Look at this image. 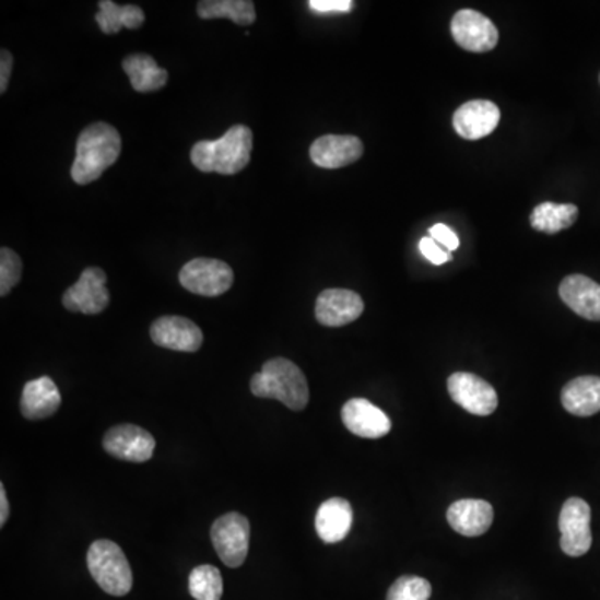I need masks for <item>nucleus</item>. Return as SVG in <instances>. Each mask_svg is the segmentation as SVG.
I'll list each match as a JSON object with an SVG mask.
<instances>
[{"instance_id":"nucleus-1","label":"nucleus","mask_w":600,"mask_h":600,"mask_svg":"<svg viewBox=\"0 0 600 600\" xmlns=\"http://www.w3.org/2000/svg\"><path fill=\"white\" fill-rule=\"evenodd\" d=\"M122 141L119 132L106 122L85 127L79 136L71 176L79 186H87L103 176L119 158Z\"/></svg>"},{"instance_id":"nucleus-2","label":"nucleus","mask_w":600,"mask_h":600,"mask_svg":"<svg viewBox=\"0 0 600 600\" xmlns=\"http://www.w3.org/2000/svg\"><path fill=\"white\" fill-rule=\"evenodd\" d=\"M252 130L246 126H234L217 141L197 142L190 152V161L202 173H217L234 176L250 162Z\"/></svg>"},{"instance_id":"nucleus-3","label":"nucleus","mask_w":600,"mask_h":600,"mask_svg":"<svg viewBox=\"0 0 600 600\" xmlns=\"http://www.w3.org/2000/svg\"><path fill=\"white\" fill-rule=\"evenodd\" d=\"M250 390L260 399L281 400L291 411H304L309 404L306 376L289 358H271L250 380Z\"/></svg>"},{"instance_id":"nucleus-4","label":"nucleus","mask_w":600,"mask_h":600,"mask_svg":"<svg viewBox=\"0 0 600 600\" xmlns=\"http://www.w3.org/2000/svg\"><path fill=\"white\" fill-rule=\"evenodd\" d=\"M87 567L97 586L109 596H127L132 589L129 561L116 542L106 539L92 542L87 552Z\"/></svg>"},{"instance_id":"nucleus-5","label":"nucleus","mask_w":600,"mask_h":600,"mask_svg":"<svg viewBox=\"0 0 600 600\" xmlns=\"http://www.w3.org/2000/svg\"><path fill=\"white\" fill-rule=\"evenodd\" d=\"M212 544L221 561L236 569L249 554L250 523L239 513H228L215 520L211 530Z\"/></svg>"},{"instance_id":"nucleus-6","label":"nucleus","mask_w":600,"mask_h":600,"mask_svg":"<svg viewBox=\"0 0 600 600\" xmlns=\"http://www.w3.org/2000/svg\"><path fill=\"white\" fill-rule=\"evenodd\" d=\"M179 281L192 294L217 297L234 284V272L222 260L193 259L180 269Z\"/></svg>"},{"instance_id":"nucleus-7","label":"nucleus","mask_w":600,"mask_h":600,"mask_svg":"<svg viewBox=\"0 0 600 600\" xmlns=\"http://www.w3.org/2000/svg\"><path fill=\"white\" fill-rule=\"evenodd\" d=\"M589 504L583 498L570 497L562 506L558 517L561 529V549L570 557H580L589 552L592 545V530H590Z\"/></svg>"},{"instance_id":"nucleus-8","label":"nucleus","mask_w":600,"mask_h":600,"mask_svg":"<svg viewBox=\"0 0 600 600\" xmlns=\"http://www.w3.org/2000/svg\"><path fill=\"white\" fill-rule=\"evenodd\" d=\"M106 284L107 275L103 269L87 267L82 272L81 279L63 294V307L71 313L87 314V316L103 313L110 303Z\"/></svg>"},{"instance_id":"nucleus-9","label":"nucleus","mask_w":600,"mask_h":600,"mask_svg":"<svg viewBox=\"0 0 600 600\" xmlns=\"http://www.w3.org/2000/svg\"><path fill=\"white\" fill-rule=\"evenodd\" d=\"M457 46L469 52H489L498 43V31L491 19L474 9H462L450 22Z\"/></svg>"},{"instance_id":"nucleus-10","label":"nucleus","mask_w":600,"mask_h":600,"mask_svg":"<svg viewBox=\"0 0 600 600\" xmlns=\"http://www.w3.org/2000/svg\"><path fill=\"white\" fill-rule=\"evenodd\" d=\"M454 402L475 415L494 414L498 405L497 392L491 384L475 374L456 373L447 380Z\"/></svg>"},{"instance_id":"nucleus-11","label":"nucleus","mask_w":600,"mask_h":600,"mask_svg":"<svg viewBox=\"0 0 600 600\" xmlns=\"http://www.w3.org/2000/svg\"><path fill=\"white\" fill-rule=\"evenodd\" d=\"M103 444L107 454L126 462H148L155 450V439L151 432L132 424L110 428L104 436Z\"/></svg>"},{"instance_id":"nucleus-12","label":"nucleus","mask_w":600,"mask_h":600,"mask_svg":"<svg viewBox=\"0 0 600 600\" xmlns=\"http://www.w3.org/2000/svg\"><path fill=\"white\" fill-rule=\"evenodd\" d=\"M364 313V301L349 289H326L316 303V319L326 327H342L354 322Z\"/></svg>"},{"instance_id":"nucleus-13","label":"nucleus","mask_w":600,"mask_h":600,"mask_svg":"<svg viewBox=\"0 0 600 600\" xmlns=\"http://www.w3.org/2000/svg\"><path fill=\"white\" fill-rule=\"evenodd\" d=\"M501 122V109L491 101H469L454 114V130L466 141L487 138Z\"/></svg>"},{"instance_id":"nucleus-14","label":"nucleus","mask_w":600,"mask_h":600,"mask_svg":"<svg viewBox=\"0 0 600 600\" xmlns=\"http://www.w3.org/2000/svg\"><path fill=\"white\" fill-rule=\"evenodd\" d=\"M151 338L158 348L177 352H197L204 342L202 330L186 317L165 316L151 327Z\"/></svg>"},{"instance_id":"nucleus-15","label":"nucleus","mask_w":600,"mask_h":600,"mask_svg":"<svg viewBox=\"0 0 600 600\" xmlns=\"http://www.w3.org/2000/svg\"><path fill=\"white\" fill-rule=\"evenodd\" d=\"M342 422L354 436L364 439H380L392 428L389 415L367 399L349 400L342 408Z\"/></svg>"},{"instance_id":"nucleus-16","label":"nucleus","mask_w":600,"mask_h":600,"mask_svg":"<svg viewBox=\"0 0 600 600\" xmlns=\"http://www.w3.org/2000/svg\"><path fill=\"white\" fill-rule=\"evenodd\" d=\"M364 154L361 139L354 136H322L310 145V161L320 169H341Z\"/></svg>"},{"instance_id":"nucleus-17","label":"nucleus","mask_w":600,"mask_h":600,"mask_svg":"<svg viewBox=\"0 0 600 600\" xmlns=\"http://www.w3.org/2000/svg\"><path fill=\"white\" fill-rule=\"evenodd\" d=\"M558 295L577 316L600 322V285L583 274L567 275L561 282Z\"/></svg>"},{"instance_id":"nucleus-18","label":"nucleus","mask_w":600,"mask_h":600,"mask_svg":"<svg viewBox=\"0 0 600 600\" xmlns=\"http://www.w3.org/2000/svg\"><path fill=\"white\" fill-rule=\"evenodd\" d=\"M447 520L456 532L466 538H478L491 529L494 509L481 498H462L449 507Z\"/></svg>"},{"instance_id":"nucleus-19","label":"nucleus","mask_w":600,"mask_h":600,"mask_svg":"<svg viewBox=\"0 0 600 600\" xmlns=\"http://www.w3.org/2000/svg\"><path fill=\"white\" fill-rule=\"evenodd\" d=\"M62 404L59 389L50 377L28 380L22 390L21 412L28 421H43L56 414Z\"/></svg>"},{"instance_id":"nucleus-20","label":"nucleus","mask_w":600,"mask_h":600,"mask_svg":"<svg viewBox=\"0 0 600 600\" xmlns=\"http://www.w3.org/2000/svg\"><path fill=\"white\" fill-rule=\"evenodd\" d=\"M354 522L351 504L341 497H332L317 510L316 530L326 544H338L348 538Z\"/></svg>"},{"instance_id":"nucleus-21","label":"nucleus","mask_w":600,"mask_h":600,"mask_svg":"<svg viewBox=\"0 0 600 600\" xmlns=\"http://www.w3.org/2000/svg\"><path fill=\"white\" fill-rule=\"evenodd\" d=\"M562 405L570 414L589 417L600 411V377L584 376L565 384Z\"/></svg>"},{"instance_id":"nucleus-22","label":"nucleus","mask_w":600,"mask_h":600,"mask_svg":"<svg viewBox=\"0 0 600 600\" xmlns=\"http://www.w3.org/2000/svg\"><path fill=\"white\" fill-rule=\"evenodd\" d=\"M123 71L129 75L130 84L138 92H154L164 87L169 74L157 66L148 54H132L122 62Z\"/></svg>"},{"instance_id":"nucleus-23","label":"nucleus","mask_w":600,"mask_h":600,"mask_svg":"<svg viewBox=\"0 0 600 600\" xmlns=\"http://www.w3.org/2000/svg\"><path fill=\"white\" fill-rule=\"evenodd\" d=\"M579 217V209L574 204H555V202H542L533 209L529 222L533 231L544 232L554 236L564 228L573 227Z\"/></svg>"},{"instance_id":"nucleus-24","label":"nucleus","mask_w":600,"mask_h":600,"mask_svg":"<svg viewBox=\"0 0 600 600\" xmlns=\"http://www.w3.org/2000/svg\"><path fill=\"white\" fill-rule=\"evenodd\" d=\"M144 11L138 5H117L110 0L98 2V12L95 15L104 34H117L123 27L139 28L144 24Z\"/></svg>"},{"instance_id":"nucleus-25","label":"nucleus","mask_w":600,"mask_h":600,"mask_svg":"<svg viewBox=\"0 0 600 600\" xmlns=\"http://www.w3.org/2000/svg\"><path fill=\"white\" fill-rule=\"evenodd\" d=\"M200 19L228 17L239 25H250L256 22V5L250 0H202L197 4Z\"/></svg>"},{"instance_id":"nucleus-26","label":"nucleus","mask_w":600,"mask_h":600,"mask_svg":"<svg viewBox=\"0 0 600 600\" xmlns=\"http://www.w3.org/2000/svg\"><path fill=\"white\" fill-rule=\"evenodd\" d=\"M190 596L196 600H221L224 584L217 567L199 565L189 576Z\"/></svg>"},{"instance_id":"nucleus-27","label":"nucleus","mask_w":600,"mask_h":600,"mask_svg":"<svg viewBox=\"0 0 600 600\" xmlns=\"http://www.w3.org/2000/svg\"><path fill=\"white\" fill-rule=\"evenodd\" d=\"M432 586L428 580L417 576H404L397 579L387 592V600H428Z\"/></svg>"},{"instance_id":"nucleus-28","label":"nucleus","mask_w":600,"mask_h":600,"mask_svg":"<svg viewBox=\"0 0 600 600\" xmlns=\"http://www.w3.org/2000/svg\"><path fill=\"white\" fill-rule=\"evenodd\" d=\"M21 257L14 250L2 247L0 250V295L5 297L21 281Z\"/></svg>"},{"instance_id":"nucleus-29","label":"nucleus","mask_w":600,"mask_h":600,"mask_svg":"<svg viewBox=\"0 0 600 600\" xmlns=\"http://www.w3.org/2000/svg\"><path fill=\"white\" fill-rule=\"evenodd\" d=\"M419 249H421L422 256L428 260V262L434 263V266H443V263L449 262L452 259L449 252L439 247V244L432 237H424L419 244Z\"/></svg>"},{"instance_id":"nucleus-30","label":"nucleus","mask_w":600,"mask_h":600,"mask_svg":"<svg viewBox=\"0 0 600 600\" xmlns=\"http://www.w3.org/2000/svg\"><path fill=\"white\" fill-rule=\"evenodd\" d=\"M428 237H432L439 246L447 247L449 250L459 249V237H457L456 232H454L452 228L447 227V225H432V227L428 228Z\"/></svg>"},{"instance_id":"nucleus-31","label":"nucleus","mask_w":600,"mask_h":600,"mask_svg":"<svg viewBox=\"0 0 600 600\" xmlns=\"http://www.w3.org/2000/svg\"><path fill=\"white\" fill-rule=\"evenodd\" d=\"M309 8L314 12L320 14H329V12H351L354 8L352 0H310Z\"/></svg>"},{"instance_id":"nucleus-32","label":"nucleus","mask_w":600,"mask_h":600,"mask_svg":"<svg viewBox=\"0 0 600 600\" xmlns=\"http://www.w3.org/2000/svg\"><path fill=\"white\" fill-rule=\"evenodd\" d=\"M12 63H14L12 54L9 52V50H2V52H0V92H2V94L8 91L9 79H11L12 72Z\"/></svg>"},{"instance_id":"nucleus-33","label":"nucleus","mask_w":600,"mask_h":600,"mask_svg":"<svg viewBox=\"0 0 600 600\" xmlns=\"http://www.w3.org/2000/svg\"><path fill=\"white\" fill-rule=\"evenodd\" d=\"M11 507H9L8 494H5L4 484H0V526L8 523Z\"/></svg>"},{"instance_id":"nucleus-34","label":"nucleus","mask_w":600,"mask_h":600,"mask_svg":"<svg viewBox=\"0 0 600 600\" xmlns=\"http://www.w3.org/2000/svg\"><path fill=\"white\" fill-rule=\"evenodd\" d=\"M599 81H600V75H599Z\"/></svg>"}]
</instances>
